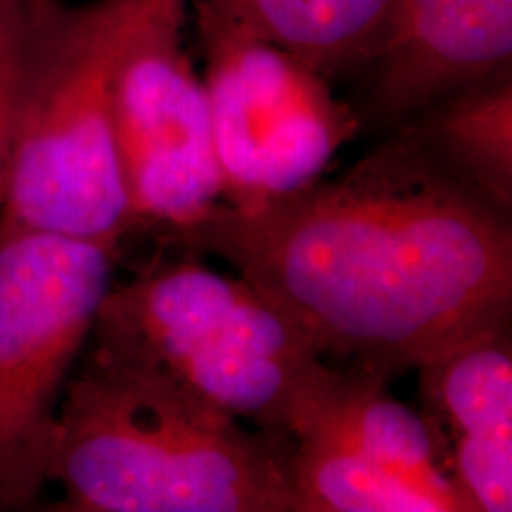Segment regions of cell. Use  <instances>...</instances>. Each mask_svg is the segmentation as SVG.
Listing matches in <instances>:
<instances>
[{
	"label": "cell",
	"instance_id": "7",
	"mask_svg": "<svg viewBox=\"0 0 512 512\" xmlns=\"http://www.w3.org/2000/svg\"><path fill=\"white\" fill-rule=\"evenodd\" d=\"M190 0H159L121 55L112 138L133 230L192 226L223 202L209 98L183 46Z\"/></svg>",
	"mask_w": 512,
	"mask_h": 512
},
{
	"label": "cell",
	"instance_id": "1",
	"mask_svg": "<svg viewBox=\"0 0 512 512\" xmlns=\"http://www.w3.org/2000/svg\"><path fill=\"white\" fill-rule=\"evenodd\" d=\"M166 245L221 256L332 361L392 377L508 323L512 230L403 124L332 181L259 209L221 202Z\"/></svg>",
	"mask_w": 512,
	"mask_h": 512
},
{
	"label": "cell",
	"instance_id": "13",
	"mask_svg": "<svg viewBox=\"0 0 512 512\" xmlns=\"http://www.w3.org/2000/svg\"><path fill=\"white\" fill-rule=\"evenodd\" d=\"M43 0H0V195L8 169L12 128L24 64H27L31 31Z\"/></svg>",
	"mask_w": 512,
	"mask_h": 512
},
{
	"label": "cell",
	"instance_id": "12",
	"mask_svg": "<svg viewBox=\"0 0 512 512\" xmlns=\"http://www.w3.org/2000/svg\"><path fill=\"white\" fill-rule=\"evenodd\" d=\"M439 164L503 214L512 204L510 72L467 86L403 121Z\"/></svg>",
	"mask_w": 512,
	"mask_h": 512
},
{
	"label": "cell",
	"instance_id": "3",
	"mask_svg": "<svg viewBox=\"0 0 512 512\" xmlns=\"http://www.w3.org/2000/svg\"><path fill=\"white\" fill-rule=\"evenodd\" d=\"M91 339L287 441L339 375L278 299L245 275L195 259L155 261L126 283H112Z\"/></svg>",
	"mask_w": 512,
	"mask_h": 512
},
{
	"label": "cell",
	"instance_id": "8",
	"mask_svg": "<svg viewBox=\"0 0 512 512\" xmlns=\"http://www.w3.org/2000/svg\"><path fill=\"white\" fill-rule=\"evenodd\" d=\"M389 377L354 368L292 437L302 512H472L427 418L387 392Z\"/></svg>",
	"mask_w": 512,
	"mask_h": 512
},
{
	"label": "cell",
	"instance_id": "4",
	"mask_svg": "<svg viewBox=\"0 0 512 512\" xmlns=\"http://www.w3.org/2000/svg\"><path fill=\"white\" fill-rule=\"evenodd\" d=\"M159 0H43L31 31L0 233L38 230L117 249L133 230L112 138V83Z\"/></svg>",
	"mask_w": 512,
	"mask_h": 512
},
{
	"label": "cell",
	"instance_id": "10",
	"mask_svg": "<svg viewBox=\"0 0 512 512\" xmlns=\"http://www.w3.org/2000/svg\"><path fill=\"white\" fill-rule=\"evenodd\" d=\"M512 0H399L373 64V107L408 121L446 95L510 72Z\"/></svg>",
	"mask_w": 512,
	"mask_h": 512
},
{
	"label": "cell",
	"instance_id": "9",
	"mask_svg": "<svg viewBox=\"0 0 512 512\" xmlns=\"http://www.w3.org/2000/svg\"><path fill=\"white\" fill-rule=\"evenodd\" d=\"M434 434L446 432L448 475L472 512L512 508V349L508 328L479 332L420 363Z\"/></svg>",
	"mask_w": 512,
	"mask_h": 512
},
{
	"label": "cell",
	"instance_id": "2",
	"mask_svg": "<svg viewBox=\"0 0 512 512\" xmlns=\"http://www.w3.org/2000/svg\"><path fill=\"white\" fill-rule=\"evenodd\" d=\"M292 441L93 344L64 389L48 482L76 512H297Z\"/></svg>",
	"mask_w": 512,
	"mask_h": 512
},
{
	"label": "cell",
	"instance_id": "5",
	"mask_svg": "<svg viewBox=\"0 0 512 512\" xmlns=\"http://www.w3.org/2000/svg\"><path fill=\"white\" fill-rule=\"evenodd\" d=\"M114 256L67 235L0 233V508H27L48 484L57 413Z\"/></svg>",
	"mask_w": 512,
	"mask_h": 512
},
{
	"label": "cell",
	"instance_id": "11",
	"mask_svg": "<svg viewBox=\"0 0 512 512\" xmlns=\"http://www.w3.org/2000/svg\"><path fill=\"white\" fill-rule=\"evenodd\" d=\"M197 12L285 48L325 76L377 57L399 0H195Z\"/></svg>",
	"mask_w": 512,
	"mask_h": 512
},
{
	"label": "cell",
	"instance_id": "6",
	"mask_svg": "<svg viewBox=\"0 0 512 512\" xmlns=\"http://www.w3.org/2000/svg\"><path fill=\"white\" fill-rule=\"evenodd\" d=\"M197 29L223 202L259 209L320 181L361 126L328 76L204 12Z\"/></svg>",
	"mask_w": 512,
	"mask_h": 512
}]
</instances>
